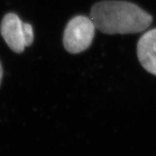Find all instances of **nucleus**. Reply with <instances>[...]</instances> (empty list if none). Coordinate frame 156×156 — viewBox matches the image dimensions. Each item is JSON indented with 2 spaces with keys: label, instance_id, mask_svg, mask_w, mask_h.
<instances>
[{
  "label": "nucleus",
  "instance_id": "obj_1",
  "mask_svg": "<svg viewBox=\"0 0 156 156\" xmlns=\"http://www.w3.org/2000/svg\"><path fill=\"white\" fill-rule=\"evenodd\" d=\"M90 18L95 29L108 35L142 32L153 22L152 16L140 6L121 0H104L95 4Z\"/></svg>",
  "mask_w": 156,
  "mask_h": 156
},
{
  "label": "nucleus",
  "instance_id": "obj_2",
  "mask_svg": "<svg viewBox=\"0 0 156 156\" xmlns=\"http://www.w3.org/2000/svg\"><path fill=\"white\" fill-rule=\"evenodd\" d=\"M95 26L92 19L86 16L71 18L63 33L64 49L70 54H78L89 49L94 40Z\"/></svg>",
  "mask_w": 156,
  "mask_h": 156
},
{
  "label": "nucleus",
  "instance_id": "obj_3",
  "mask_svg": "<svg viewBox=\"0 0 156 156\" xmlns=\"http://www.w3.org/2000/svg\"><path fill=\"white\" fill-rule=\"evenodd\" d=\"M0 31L9 48L15 53H22L33 43L32 26L23 22L15 13H7L3 17Z\"/></svg>",
  "mask_w": 156,
  "mask_h": 156
},
{
  "label": "nucleus",
  "instance_id": "obj_4",
  "mask_svg": "<svg viewBox=\"0 0 156 156\" xmlns=\"http://www.w3.org/2000/svg\"><path fill=\"white\" fill-rule=\"evenodd\" d=\"M137 56L141 66L156 76V28L140 37L137 44Z\"/></svg>",
  "mask_w": 156,
  "mask_h": 156
},
{
  "label": "nucleus",
  "instance_id": "obj_5",
  "mask_svg": "<svg viewBox=\"0 0 156 156\" xmlns=\"http://www.w3.org/2000/svg\"><path fill=\"white\" fill-rule=\"evenodd\" d=\"M2 78H3V68H2L1 62H0V84H1V81H2Z\"/></svg>",
  "mask_w": 156,
  "mask_h": 156
}]
</instances>
